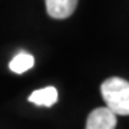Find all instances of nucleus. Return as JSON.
Returning a JSON list of instances; mask_svg holds the SVG:
<instances>
[{
    "mask_svg": "<svg viewBox=\"0 0 129 129\" xmlns=\"http://www.w3.org/2000/svg\"><path fill=\"white\" fill-rule=\"evenodd\" d=\"M106 108L115 115H129V82L122 78H109L101 86Z\"/></svg>",
    "mask_w": 129,
    "mask_h": 129,
    "instance_id": "f257e3e1",
    "label": "nucleus"
},
{
    "mask_svg": "<svg viewBox=\"0 0 129 129\" xmlns=\"http://www.w3.org/2000/svg\"><path fill=\"white\" fill-rule=\"evenodd\" d=\"M33 64H35V57H33L30 53H26V52H20L17 55L14 56L12 62H10L9 68L12 72L14 73H24V72H27L29 69H32Z\"/></svg>",
    "mask_w": 129,
    "mask_h": 129,
    "instance_id": "39448f33",
    "label": "nucleus"
},
{
    "mask_svg": "<svg viewBox=\"0 0 129 129\" xmlns=\"http://www.w3.org/2000/svg\"><path fill=\"white\" fill-rule=\"evenodd\" d=\"M116 115L108 108H96L88 116L85 129H115Z\"/></svg>",
    "mask_w": 129,
    "mask_h": 129,
    "instance_id": "f03ea898",
    "label": "nucleus"
},
{
    "mask_svg": "<svg viewBox=\"0 0 129 129\" xmlns=\"http://www.w3.org/2000/svg\"><path fill=\"white\" fill-rule=\"evenodd\" d=\"M47 14L53 19H66L75 12L78 0H45Z\"/></svg>",
    "mask_w": 129,
    "mask_h": 129,
    "instance_id": "7ed1b4c3",
    "label": "nucleus"
},
{
    "mask_svg": "<svg viewBox=\"0 0 129 129\" xmlns=\"http://www.w3.org/2000/svg\"><path fill=\"white\" fill-rule=\"evenodd\" d=\"M29 102L37 106H53L57 102V89L53 86H46L43 89L35 90L29 96Z\"/></svg>",
    "mask_w": 129,
    "mask_h": 129,
    "instance_id": "20e7f679",
    "label": "nucleus"
}]
</instances>
